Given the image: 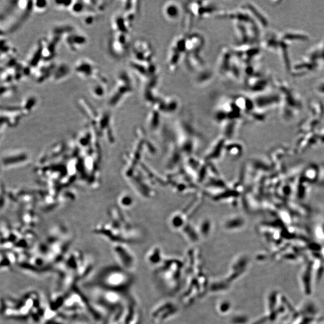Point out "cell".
<instances>
[{
	"instance_id": "1",
	"label": "cell",
	"mask_w": 324,
	"mask_h": 324,
	"mask_svg": "<svg viewBox=\"0 0 324 324\" xmlns=\"http://www.w3.org/2000/svg\"><path fill=\"white\" fill-rule=\"evenodd\" d=\"M134 91V83L130 73L123 70L117 76L116 85L108 100L110 107L116 108Z\"/></svg>"
},
{
	"instance_id": "2",
	"label": "cell",
	"mask_w": 324,
	"mask_h": 324,
	"mask_svg": "<svg viewBox=\"0 0 324 324\" xmlns=\"http://www.w3.org/2000/svg\"><path fill=\"white\" fill-rule=\"evenodd\" d=\"M76 73L83 79H93L95 81L108 83L107 77L103 76L101 70L96 63L88 59L79 60L74 67Z\"/></svg>"
},
{
	"instance_id": "3",
	"label": "cell",
	"mask_w": 324,
	"mask_h": 324,
	"mask_svg": "<svg viewBox=\"0 0 324 324\" xmlns=\"http://www.w3.org/2000/svg\"><path fill=\"white\" fill-rule=\"evenodd\" d=\"M133 62L138 63L154 62V53L153 48L144 41H137L133 46Z\"/></svg>"
},
{
	"instance_id": "4",
	"label": "cell",
	"mask_w": 324,
	"mask_h": 324,
	"mask_svg": "<svg viewBox=\"0 0 324 324\" xmlns=\"http://www.w3.org/2000/svg\"><path fill=\"white\" fill-rule=\"evenodd\" d=\"M88 39L87 36L80 31L73 33L68 39L70 43V49L73 51H77L87 45Z\"/></svg>"
},
{
	"instance_id": "5",
	"label": "cell",
	"mask_w": 324,
	"mask_h": 324,
	"mask_svg": "<svg viewBox=\"0 0 324 324\" xmlns=\"http://www.w3.org/2000/svg\"><path fill=\"white\" fill-rule=\"evenodd\" d=\"M107 85L108 83L94 81L90 89L91 95L97 99L103 98L107 93Z\"/></svg>"
},
{
	"instance_id": "6",
	"label": "cell",
	"mask_w": 324,
	"mask_h": 324,
	"mask_svg": "<svg viewBox=\"0 0 324 324\" xmlns=\"http://www.w3.org/2000/svg\"><path fill=\"white\" fill-rule=\"evenodd\" d=\"M163 14L169 20L176 19L179 17L180 10L178 5L174 2H167L163 7Z\"/></svg>"
}]
</instances>
